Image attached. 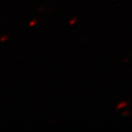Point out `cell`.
I'll return each mask as SVG.
<instances>
[{"label":"cell","mask_w":132,"mask_h":132,"mask_svg":"<svg viewBox=\"0 0 132 132\" xmlns=\"http://www.w3.org/2000/svg\"><path fill=\"white\" fill-rule=\"evenodd\" d=\"M36 23H37V21L36 20H33L32 22L29 23V26H31V27H32V26H34V24H36Z\"/></svg>","instance_id":"obj_1"},{"label":"cell","mask_w":132,"mask_h":132,"mask_svg":"<svg viewBox=\"0 0 132 132\" xmlns=\"http://www.w3.org/2000/svg\"><path fill=\"white\" fill-rule=\"evenodd\" d=\"M8 37H9V36H8V35H4V37H2V38L0 39V41H4L5 39H8Z\"/></svg>","instance_id":"obj_2"},{"label":"cell","mask_w":132,"mask_h":132,"mask_svg":"<svg viewBox=\"0 0 132 132\" xmlns=\"http://www.w3.org/2000/svg\"><path fill=\"white\" fill-rule=\"evenodd\" d=\"M126 105V102H123V103H121L120 105H118V109H119L120 107H122V106H125Z\"/></svg>","instance_id":"obj_3"},{"label":"cell","mask_w":132,"mask_h":132,"mask_svg":"<svg viewBox=\"0 0 132 132\" xmlns=\"http://www.w3.org/2000/svg\"><path fill=\"white\" fill-rule=\"evenodd\" d=\"M76 21H77V19H76V18H75V19H73V20H71L70 22V24H71V25L74 24V23H76Z\"/></svg>","instance_id":"obj_4"}]
</instances>
